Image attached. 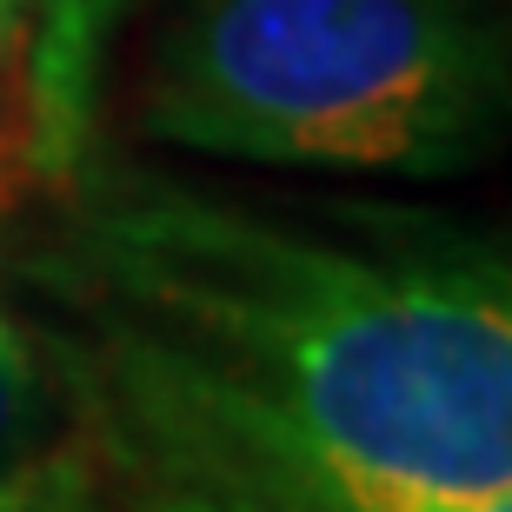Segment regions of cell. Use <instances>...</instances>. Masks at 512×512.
Returning <instances> with one entry per match:
<instances>
[{"mask_svg":"<svg viewBox=\"0 0 512 512\" xmlns=\"http://www.w3.org/2000/svg\"><path fill=\"white\" fill-rule=\"evenodd\" d=\"M127 326L200 386L386 473L512 486V293L499 253H373L180 187L87 220Z\"/></svg>","mask_w":512,"mask_h":512,"instance_id":"obj_1","label":"cell"},{"mask_svg":"<svg viewBox=\"0 0 512 512\" xmlns=\"http://www.w3.org/2000/svg\"><path fill=\"white\" fill-rule=\"evenodd\" d=\"M499 100L506 60L466 0H180L147 133L253 167L459 173Z\"/></svg>","mask_w":512,"mask_h":512,"instance_id":"obj_2","label":"cell"},{"mask_svg":"<svg viewBox=\"0 0 512 512\" xmlns=\"http://www.w3.org/2000/svg\"><path fill=\"white\" fill-rule=\"evenodd\" d=\"M120 380H127L133 413L160 439V459L173 473L213 479L227 493H247L273 512H512V486L499 493H459V486H426V479L386 473L366 459H346L320 439H300L273 419L233 406L173 366L160 346H147L133 326H120Z\"/></svg>","mask_w":512,"mask_h":512,"instance_id":"obj_3","label":"cell"},{"mask_svg":"<svg viewBox=\"0 0 512 512\" xmlns=\"http://www.w3.org/2000/svg\"><path fill=\"white\" fill-rule=\"evenodd\" d=\"M40 419H47V386H40L34 340H27V326L0 306V473L40 459L34 453Z\"/></svg>","mask_w":512,"mask_h":512,"instance_id":"obj_4","label":"cell"},{"mask_svg":"<svg viewBox=\"0 0 512 512\" xmlns=\"http://www.w3.org/2000/svg\"><path fill=\"white\" fill-rule=\"evenodd\" d=\"M0 512H94V493L74 459H27L0 473Z\"/></svg>","mask_w":512,"mask_h":512,"instance_id":"obj_5","label":"cell"},{"mask_svg":"<svg viewBox=\"0 0 512 512\" xmlns=\"http://www.w3.org/2000/svg\"><path fill=\"white\" fill-rule=\"evenodd\" d=\"M133 512H273V506H260V499H247V493H227V486H213V479H193V473H173V466H167V479L133 499Z\"/></svg>","mask_w":512,"mask_h":512,"instance_id":"obj_6","label":"cell"},{"mask_svg":"<svg viewBox=\"0 0 512 512\" xmlns=\"http://www.w3.org/2000/svg\"><path fill=\"white\" fill-rule=\"evenodd\" d=\"M0 34H7V0H0Z\"/></svg>","mask_w":512,"mask_h":512,"instance_id":"obj_7","label":"cell"}]
</instances>
